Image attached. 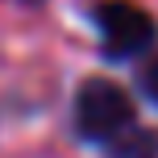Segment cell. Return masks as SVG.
I'll list each match as a JSON object with an SVG mask.
<instances>
[{
  "mask_svg": "<svg viewBox=\"0 0 158 158\" xmlns=\"http://www.w3.org/2000/svg\"><path fill=\"white\" fill-rule=\"evenodd\" d=\"M17 4H42V0H17Z\"/></svg>",
  "mask_w": 158,
  "mask_h": 158,
  "instance_id": "cell-4",
  "label": "cell"
},
{
  "mask_svg": "<svg viewBox=\"0 0 158 158\" xmlns=\"http://www.w3.org/2000/svg\"><path fill=\"white\" fill-rule=\"evenodd\" d=\"M137 108L129 100V92L112 79H87L75 96V129L79 137L96 146H117L121 137L133 133Z\"/></svg>",
  "mask_w": 158,
  "mask_h": 158,
  "instance_id": "cell-1",
  "label": "cell"
},
{
  "mask_svg": "<svg viewBox=\"0 0 158 158\" xmlns=\"http://www.w3.org/2000/svg\"><path fill=\"white\" fill-rule=\"evenodd\" d=\"M96 29H100V46L108 58L125 63V58H137L154 46L158 25L146 8L129 4V0H100L96 4Z\"/></svg>",
  "mask_w": 158,
  "mask_h": 158,
  "instance_id": "cell-2",
  "label": "cell"
},
{
  "mask_svg": "<svg viewBox=\"0 0 158 158\" xmlns=\"http://www.w3.org/2000/svg\"><path fill=\"white\" fill-rule=\"evenodd\" d=\"M137 87H142V96L150 104H158V58H150V63L137 71Z\"/></svg>",
  "mask_w": 158,
  "mask_h": 158,
  "instance_id": "cell-3",
  "label": "cell"
}]
</instances>
